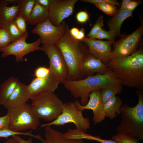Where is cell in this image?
Returning a JSON list of instances; mask_svg holds the SVG:
<instances>
[{
  "instance_id": "8d00e7d4",
  "label": "cell",
  "mask_w": 143,
  "mask_h": 143,
  "mask_svg": "<svg viewBox=\"0 0 143 143\" xmlns=\"http://www.w3.org/2000/svg\"><path fill=\"white\" fill-rule=\"evenodd\" d=\"M86 139L95 141L101 143H117L113 140L102 139L99 136H94L88 134L86 137Z\"/></svg>"
},
{
  "instance_id": "d6986e66",
  "label": "cell",
  "mask_w": 143,
  "mask_h": 143,
  "mask_svg": "<svg viewBox=\"0 0 143 143\" xmlns=\"http://www.w3.org/2000/svg\"><path fill=\"white\" fill-rule=\"evenodd\" d=\"M19 4L9 6L5 0H0V25L14 21L18 16Z\"/></svg>"
},
{
  "instance_id": "7a4b0ae2",
  "label": "cell",
  "mask_w": 143,
  "mask_h": 143,
  "mask_svg": "<svg viewBox=\"0 0 143 143\" xmlns=\"http://www.w3.org/2000/svg\"><path fill=\"white\" fill-rule=\"evenodd\" d=\"M108 68L122 86L143 88V50L138 49L131 55L121 60L109 63Z\"/></svg>"
},
{
  "instance_id": "e0dca14e",
  "label": "cell",
  "mask_w": 143,
  "mask_h": 143,
  "mask_svg": "<svg viewBox=\"0 0 143 143\" xmlns=\"http://www.w3.org/2000/svg\"><path fill=\"white\" fill-rule=\"evenodd\" d=\"M29 99L27 85L19 82L4 106L7 109L18 107Z\"/></svg>"
},
{
  "instance_id": "ac0fdd59",
  "label": "cell",
  "mask_w": 143,
  "mask_h": 143,
  "mask_svg": "<svg viewBox=\"0 0 143 143\" xmlns=\"http://www.w3.org/2000/svg\"><path fill=\"white\" fill-rule=\"evenodd\" d=\"M44 127L45 139L42 143H84L83 139L66 137L64 133L53 129L50 126Z\"/></svg>"
},
{
  "instance_id": "4dcf8cb0",
  "label": "cell",
  "mask_w": 143,
  "mask_h": 143,
  "mask_svg": "<svg viewBox=\"0 0 143 143\" xmlns=\"http://www.w3.org/2000/svg\"><path fill=\"white\" fill-rule=\"evenodd\" d=\"M12 43L10 37L3 26L0 25V49Z\"/></svg>"
},
{
  "instance_id": "5bb4252c",
  "label": "cell",
  "mask_w": 143,
  "mask_h": 143,
  "mask_svg": "<svg viewBox=\"0 0 143 143\" xmlns=\"http://www.w3.org/2000/svg\"><path fill=\"white\" fill-rule=\"evenodd\" d=\"M81 41L87 47L89 53L95 57L105 64L109 63L111 45L114 41H103L85 37Z\"/></svg>"
},
{
  "instance_id": "836d02e7",
  "label": "cell",
  "mask_w": 143,
  "mask_h": 143,
  "mask_svg": "<svg viewBox=\"0 0 143 143\" xmlns=\"http://www.w3.org/2000/svg\"><path fill=\"white\" fill-rule=\"evenodd\" d=\"M14 21L17 27L23 34L27 33L26 21L24 18L18 16Z\"/></svg>"
},
{
  "instance_id": "484cf974",
  "label": "cell",
  "mask_w": 143,
  "mask_h": 143,
  "mask_svg": "<svg viewBox=\"0 0 143 143\" xmlns=\"http://www.w3.org/2000/svg\"><path fill=\"white\" fill-rule=\"evenodd\" d=\"M23 135L29 136L38 139L40 141L42 138L39 135H34L31 132H16L9 129L0 130V137L7 138L14 135Z\"/></svg>"
},
{
  "instance_id": "60d3db41",
  "label": "cell",
  "mask_w": 143,
  "mask_h": 143,
  "mask_svg": "<svg viewBox=\"0 0 143 143\" xmlns=\"http://www.w3.org/2000/svg\"><path fill=\"white\" fill-rule=\"evenodd\" d=\"M140 4V3L136 1L131 0L128 5L126 9L132 11Z\"/></svg>"
},
{
  "instance_id": "b9f144b4",
  "label": "cell",
  "mask_w": 143,
  "mask_h": 143,
  "mask_svg": "<svg viewBox=\"0 0 143 143\" xmlns=\"http://www.w3.org/2000/svg\"><path fill=\"white\" fill-rule=\"evenodd\" d=\"M79 30V28L74 27L69 29V32L70 35L75 39L78 34Z\"/></svg>"
},
{
  "instance_id": "83f0119b",
  "label": "cell",
  "mask_w": 143,
  "mask_h": 143,
  "mask_svg": "<svg viewBox=\"0 0 143 143\" xmlns=\"http://www.w3.org/2000/svg\"><path fill=\"white\" fill-rule=\"evenodd\" d=\"M95 6L106 14L113 16L117 12L118 10L116 6L108 2H102L95 4Z\"/></svg>"
},
{
  "instance_id": "52a82bcc",
  "label": "cell",
  "mask_w": 143,
  "mask_h": 143,
  "mask_svg": "<svg viewBox=\"0 0 143 143\" xmlns=\"http://www.w3.org/2000/svg\"><path fill=\"white\" fill-rule=\"evenodd\" d=\"M62 113L56 119L50 123L42 124L41 127L46 126H63L68 123H73L77 129L86 132L90 128L88 117H84L82 111L78 110L74 102L71 101L63 103Z\"/></svg>"
},
{
  "instance_id": "f35d334b",
  "label": "cell",
  "mask_w": 143,
  "mask_h": 143,
  "mask_svg": "<svg viewBox=\"0 0 143 143\" xmlns=\"http://www.w3.org/2000/svg\"><path fill=\"white\" fill-rule=\"evenodd\" d=\"M54 0H35L36 2L42 6L49 7Z\"/></svg>"
},
{
  "instance_id": "9c48e42d",
  "label": "cell",
  "mask_w": 143,
  "mask_h": 143,
  "mask_svg": "<svg viewBox=\"0 0 143 143\" xmlns=\"http://www.w3.org/2000/svg\"><path fill=\"white\" fill-rule=\"evenodd\" d=\"M28 33L23 34L15 41L0 49L2 52L1 57H7L11 55L15 56L17 62L23 61L24 57L29 53L35 51H42L40 45L41 41L39 37L37 40L31 43H28L26 39L28 37Z\"/></svg>"
},
{
  "instance_id": "4fadbf2b",
  "label": "cell",
  "mask_w": 143,
  "mask_h": 143,
  "mask_svg": "<svg viewBox=\"0 0 143 143\" xmlns=\"http://www.w3.org/2000/svg\"><path fill=\"white\" fill-rule=\"evenodd\" d=\"M101 90H96L91 92L88 95V101L84 105H81L78 100L74 102L78 109L82 112L86 109H91L92 111V121L94 124L100 123L106 117L104 104L101 100Z\"/></svg>"
},
{
  "instance_id": "ffe728a7",
  "label": "cell",
  "mask_w": 143,
  "mask_h": 143,
  "mask_svg": "<svg viewBox=\"0 0 143 143\" xmlns=\"http://www.w3.org/2000/svg\"><path fill=\"white\" fill-rule=\"evenodd\" d=\"M132 15V11L127 9L122 11L118 10L117 13L109 20L107 23L110 30L113 31L116 36L120 37L121 27L124 21L128 17Z\"/></svg>"
},
{
  "instance_id": "74e56055",
  "label": "cell",
  "mask_w": 143,
  "mask_h": 143,
  "mask_svg": "<svg viewBox=\"0 0 143 143\" xmlns=\"http://www.w3.org/2000/svg\"><path fill=\"white\" fill-rule=\"evenodd\" d=\"M81 1L94 4L102 2H108L118 7H120V4L117 1L115 0H82Z\"/></svg>"
},
{
  "instance_id": "4316f807",
  "label": "cell",
  "mask_w": 143,
  "mask_h": 143,
  "mask_svg": "<svg viewBox=\"0 0 143 143\" xmlns=\"http://www.w3.org/2000/svg\"><path fill=\"white\" fill-rule=\"evenodd\" d=\"M112 139L117 143H140V140L138 139L122 133H117L112 136Z\"/></svg>"
},
{
  "instance_id": "d590c367",
  "label": "cell",
  "mask_w": 143,
  "mask_h": 143,
  "mask_svg": "<svg viewBox=\"0 0 143 143\" xmlns=\"http://www.w3.org/2000/svg\"><path fill=\"white\" fill-rule=\"evenodd\" d=\"M77 21L80 23L86 22L89 19V15L87 12L84 11H81L78 12L76 16Z\"/></svg>"
},
{
  "instance_id": "d6a6232c",
  "label": "cell",
  "mask_w": 143,
  "mask_h": 143,
  "mask_svg": "<svg viewBox=\"0 0 143 143\" xmlns=\"http://www.w3.org/2000/svg\"><path fill=\"white\" fill-rule=\"evenodd\" d=\"M50 73L49 68L43 66H39L35 70L34 75L36 78H44L48 77Z\"/></svg>"
},
{
  "instance_id": "7bdbcfd3",
  "label": "cell",
  "mask_w": 143,
  "mask_h": 143,
  "mask_svg": "<svg viewBox=\"0 0 143 143\" xmlns=\"http://www.w3.org/2000/svg\"><path fill=\"white\" fill-rule=\"evenodd\" d=\"M85 37L84 29L82 28L80 30L78 34L75 39L81 41Z\"/></svg>"
},
{
  "instance_id": "f546056e",
  "label": "cell",
  "mask_w": 143,
  "mask_h": 143,
  "mask_svg": "<svg viewBox=\"0 0 143 143\" xmlns=\"http://www.w3.org/2000/svg\"><path fill=\"white\" fill-rule=\"evenodd\" d=\"M103 22V17L101 16L98 18L87 37L93 38L102 29L104 26Z\"/></svg>"
},
{
  "instance_id": "7c38bea8",
  "label": "cell",
  "mask_w": 143,
  "mask_h": 143,
  "mask_svg": "<svg viewBox=\"0 0 143 143\" xmlns=\"http://www.w3.org/2000/svg\"><path fill=\"white\" fill-rule=\"evenodd\" d=\"M77 0H54L49 7L48 19L54 25L59 26L72 15Z\"/></svg>"
},
{
  "instance_id": "8fae6325",
  "label": "cell",
  "mask_w": 143,
  "mask_h": 143,
  "mask_svg": "<svg viewBox=\"0 0 143 143\" xmlns=\"http://www.w3.org/2000/svg\"><path fill=\"white\" fill-rule=\"evenodd\" d=\"M67 24L63 21L59 26H56L53 25L48 18L43 23L36 25L32 32L39 36L43 44H55L64 34Z\"/></svg>"
},
{
  "instance_id": "6da1fadb",
  "label": "cell",
  "mask_w": 143,
  "mask_h": 143,
  "mask_svg": "<svg viewBox=\"0 0 143 143\" xmlns=\"http://www.w3.org/2000/svg\"><path fill=\"white\" fill-rule=\"evenodd\" d=\"M63 84L74 98L80 99V102L83 106L87 103L88 95L94 90L105 88L117 90L121 92L123 90L122 86L110 70L105 74L97 73L78 80H66Z\"/></svg>"
},
{
  "instance_id": "30bf717a",
  "label": "cell",
  "mask_w": 143,
  "mask_h": 143,
  "mask_svg": "<svg viewBox=\"0 0 143 143\" xmlns=\"http://www.w3.org/2000/svg\"><path fill=\"white\" fill-rule=\"evenodd\" d=\"M41 47L42 51L49 58V68L50 72L57 79L60 83H63L67 79L68 70L61 52L55 44H43Z\"/></svg>"
},
{
  "instance_id": "ee69618b",
  "label": "cell",
  "mask_w": 143,
  "mask_h": 143,
  "mask_svg": "<svg viewBox=\"0 0 143 143\" xmlns=\"http://www.w3.org/2000/svg\"><path fill=\"white\" fill-rule=\"evenodd\" d=\"M131 1V0H122L120 4V8L118 10L122 11L126 9L128 5Z\"/></svg>"
},
{
  "instance_id": "2e32d148",
  "label": "cell",
  "mask_w": 143,
  "mask_h": 143,
  "mask_svg": "<svg viewBox=\"0 0 143 143\" xmlns=\"http://www.w3.org/2000/svg\"><path fill=\"white\" fill-rule=\"evenodd\" d=\"M82 69L84 76L93 75L95 73L104 74L109 70L106 65L95 57L89 52L84 57Z\"/></svg>"
},
{
  "instance_id": "3957f363",
  "label": "cell",
  "mask_w": 143,
  "mask_h": 143,
  "mask_svg": "<svg viewBox=\"0 0 143 143\" xmlns=\"http://www.w3.org/2000/svg\"><path fill=\"white\" fill-rule=\"evenodd\" d=\"M67 24L65 33L55 45L61 52L67 65L68 74L67 80H78L84 78L82 64L83 60L89 52L83 42L77 40L70 35Z\"/></svg>"
},
{
  "instance_id": "ab89813d",
  "label": "cell",
  "mask_w": 143,
  "mask_h": 143,
  "mask_svg": "<svg viewBox=\"0 0 143 143\" xmlns=\"http://www.w3.org/2000/svg\"><path fill=\"white\" fill-rule=\"evenodd\" d=\"M12 137L20 143H33L32 141V137H31L27 140H24L19 135H14L12 136Z\"/></svg>"
},
{
  "instance_id": "e575fe53",
  "label": "cell",
  "mask_w": 143,
  "mask_h": 143,
  "mask_svg": "<svg viewBox=\"0 0 143 143\" xmlns=\"http://www.w3.org/2000/svg\"><path fill=\"white\" fill-rule=\"evenodd\" d=\"M10 123V118L7 114L0 117V130L8 129Z\"/></svg>"
},
{
  "instance_id": "f6af8a7d",
  "label": "cell",
  "mask_w": 143,
  "mask_h": 143,
  "mask_svg": "<svg viewBox=\"0 0 143 143\" xmlns=\"http://www.w3.org/2000/svg\"><path fill=\"white\" fill-rule=\"evenodd\" d=\"M3 143H20L15 139L13 138H10L5 141Z\"/></svg>"
},
{
  "instance_id": "603a6c76",
  "label": "cell",
  "mask_w": 143,
  "mask_h": 143,
  "mask_svg": "<svg viewBox=\"0 0 143 143\" xmlns=\"http://www.w3.org/2000/svg\"><path fill=\"white\" fill-rule=\"evenodd\" d=\"M123 102L120 97L115 96L104 104L105 117L113 119L120 115V109Z\"/></svg>"
},
{
  "instance_id": "f1b7e54d",
  "label": "cell",
  "mask_w": 143,
  "mask_h": 143,
  "mask_svg": "<svg viewBox=\"0 0 143 143\" xmlns=\"http://www.w3.org/2000/svg\"><path fill=\"white\" fill-rule=\"evenodd\" d=\"M120 91L110 88H105L101 90V98L103 104L118 93H121Z\"/></svg>"
},
{
  "instance_id": "9a60e30c",
  "label": "cell",
  "mask_w": 143,
  "mask_h": 143,
  "mask_svg": "<svg viewBox=\"0 0 143 143\" xmlns=\"http://www.w3.org/2000/svg\"><path fill=\"white\" fill-rule=\"evenodd\" d=\"M59 83L58 80L51 72L46 78H35L27 85L29 99L31 100L43 92H54L57 88Z\"/></svg>"
},
{
  "instance_id": "7402d4cb",
  "label": "cell",
  "mask_w": 143,
  "mask_h": 143,
  "mask_svg": "<svg viewBox=\"0 0 143 143\" xmlns=\"http://www.w3.org/2000/svg\"><path fill=\"white\" fill-rule=\"evenodd\" d=\"M19 82L16 78L11 77L0 86V105L4 106Z\"/></svg>"
},
{
  "instance_id": "8992f818",
  "label": "cell",
  "mask_w": 143,
  "mask_h": 143,
  "mask_svg": "<svg viewBox=\"0 0 143 143\" xmlns=\"http://www.w3.org/2000/svg\"><path fill=\"white\" fill-rule=\"evenodd\" d=\"M10 118L8 129L16 132L35 130L40 124L39 119L27 103L18 107L7 109Z\"/></svg>"
},
{
  "instance_id": "d4e9b609",
  "label": "cell",
  "mask_w": 143,
  "mask_h": 143,
  "mask_svg": "<svg viewBox=\"0 0 143 143\" xmlns=\"http://www.w3.org/2000/svg\"><path fill=\"white\" fill-rule=\"evenodd\" d=\"M3 26L8 33L12 43L19 39L23 35L17 27L14 21L8 22Z\"/></svg>"
},
{
  "instance_id": "44dd1931",
  "label": "cell",
  "mask_w": 143,
  "mask_h": 143,
  "mask_svg": "<svg viewBox=\"0 0 143 143\" xmlns=\"http://www.w3.org/2000/svg\"><path fill=\"white\" fill-rule=\"evenodd\" d=\"M49 16V7L42 6L35 1L29 17L26 21L27 24L36 25L46 21Z\"/></svg>"
},
{
  "instance_id": "5b68a950",
  "label": "cell",
  "mask_w": 143,
  "mask_h": 143,
  "mask_svg": "<svg viewBox=\"0 0 143 143\" xmlns=\"http://www.w3.org/2000/svg\"><path fill=\"white\" fill-rule=\"evenodd\" d=\"M31 100L32 108L39 119L51 122L62 113L63 103L53 92L41 93Z\"/></svg>"
},
{
  "instance_id": "ba28073f",
  "label": "cell",
  "mask_w": 143,
  "mask_h": 143,
  "mask_svg": "<svg viewBox=\"0 0 143 143\" xmlns=\"http://www.w3.org/2000/svg\"><path fill=\"white\" fill-rule=\"evenodd\" d=\"M143 33V27L141 26L130 34L122 35L119 40L114 42L109 63L121 60L135 52L138 49Z\"/></svg>"
},
{
  "instance_id": "cb8c5ba5",
  "label": "cell",
  "mask_w": 143,
  "mask_h": 143,
  "mask_svg": "<svg viewBox=\"0 0 143 143\" xmlns=\"http://www.w3.org/2000/svg\"><path fill=\"white\" fill-rule=\"evenodd\" d=\"M35 3V0H19L18 16L28 19Z\"/></svg>"
},
{
  "instance_id": "277c9868",
  "label": "cell",
  "mask_w": 143,
  "mask_h": 143,
  "mask_svg": "<svg viewBox=\"0 0 143 143\" xmlns=\"http://www.w3.org/2000/svg\"><path fill=\"white\" fill-rule=\"evenodd\" d=\"M138 98L137 104L131 107L122 105L120 109L121 121L117 127V133L128 135L143 140V92L136 91Z\"/></svg>"
},
{
  "instance_id": "1f68e13d",
  "label": "cell",
  "mask_w": 143,
  "mask_h": 143,
  "mask_svg": "<svg viewBox=\"0 0 143 143\" xmlns=\"http://www.w3.org/2000/svg\"><path fill=\"white\" fill-rule=\"evenodd\" d=\"M116 36L115 34L113 31L110 30L107 31L102 29L93 39L100 40L107 39L109 41H114Z\"/></svg>"
}]
</instances>
